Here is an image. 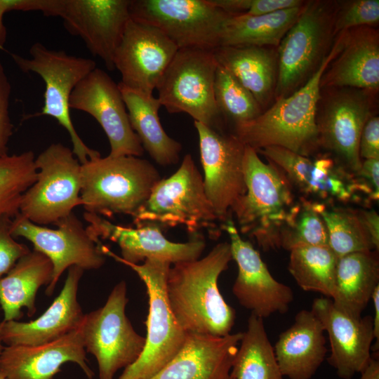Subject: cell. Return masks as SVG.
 Listing matches in <instances>:
<instances>
[{"label":"cell","mask_w":379,"mask_h":379,"mask_svg":"<svg viewBox=\"0 0 379 379\" xmlns=\"http://www.w3.org/2000/svg\"><path fill=\"white\" fill-rule=\"evenodd\" d=\"M347 30L339 32L317 70L292 94L278 98L255 119L234 126L245 145L258 151L277 146L308 157L319 147L317 113L321 96V79L342 50Z\"/></svg>","instance_id":"cell-2"},{"label":"cell","mask_w":379,"mask_h":379,"mask_svg":"<svg viewBox=\"0 0 379 379\" xmlns=\"http://www.w3.org/2000/svg\"><path fill=\"white\" fill-rule=\"evenodd\" d=\"M379 22L378 0H352L340 1L334 22V33L352 28L374 27Z\"/></svg>","instance_id":"cell-39"},{"label":"cell","mask_w":379,"mask_h":379,"mask_svg":"<svg viewBox=\"0 0 379 379\" xmlns=\"http://www.w3.org/2000/svg\"><path fill=\"white\" fill-rule=\"evenodd\" d=\"M324 89L327 92H321L317 113L319 146L335 154L356 173L361 166L359 141L364 126L372 117L374 92L353 88Z\"/></svg>","instance_id":"cell-15"},{"label":"cell","mask_w":379,"mask_h":379,"mask_svg":"<svg viewBox=\"0 0 379 379\" xmlns=\"http://www.w3.org/2000/svg\"><path fill=\"white\" fill-rule=\"evenodd\" d=\"M338 258L328 246H310L290 251L288 271L300 288L331 298Z\"/></svg>","instance_id":"cell-34"},{"label":"cell","mask_w":379,"mask_h":379,"mask_svg":"<svg viewBox=\"0 0 379 379\" xmlns=\"http://www.w3.org/2000/svg\"><path fill=\"white\" fill-rule=\"evenodd\" d=\"M121 263L131 267L145 284L149 309L144 348L118 379H150L178 352L187 335L173 316L166 299V280L171 264L154 259L145 260L142 264Z\"/></svg>","instance_id":"cell-8"},{"label":"cell","mask_w":379,"mask_h":379,"mask_svg":"<svg viewBox=\"0 0 379 379\" xmlns=\"http://www.w3.org/2000/svg\"><path fill=\"white\" fill-rule=\"evenodd\" d=\"M199 135L200 159L206 195L219 220L230 218L235 201L246 192L244 145L233 133L223 134L194 121Z\"/></svg>","instance_id":"cell-16"},{"label":"cell","mask_w":379,"mask_h":379,"mask_svg":"<svg viewBox=\"0 0 379 379\" xmlns=\"http://www.w3.org/2000/svg\"><path fill=\"white\" fill-rule=\"evenodd\" d=\"M377 251H361L338 259L331 300L337 308L354 317H361L379 286Z\"/></svg>","instance_id":"cell-31"},{"label":"cell","mask_w":379,"mask_h":379,"mask_svg":"<svg viewBox=\"0 0 379 379\" xmlns=\"http://www.w3.org/2000/svg\"><path fill=\"white\" fill-rule=\"evenodd\" d=\"M217 67L213 51L178 49L156 87L161 106L171 114L185 112L194 121L222 132L214 97Z\"/></svg>","instance_id":"cell-9"},{"label":"cell","mask_w":379,"mask_h":379,"mask_svg":"<svg viewBox=\"0 0 379 379\" xmlns=\"http://www.w3.org/2000/svg\"><path fill=\"white\" fill-rule=\"evenodd\" d=\"M371 300L373 302L374 306V317H373V333L374 339H376V343L374 345V350L378 349L379 343V286H378L373 291Z\"/></svg>","instance_id":"cell-45"},{"label":"cell","mask_w":379,"mask_h":379,"mask_svg":"<svg viewBox=\"0 0 379 379\" xmlns=\"http://www.w3.org/2000/svg\"><path fill=\"white\" fill-rule=\"evenodd\" d=\"M303 4L261 15H231L225 22L220 46L277 48L300 15Z\"/></svg>","instance_id":"cell-32"},{"label":"cell","mask_w":379,"mask_h":379,"mask_svg":"<svg viewBox=\"0 0 379 379\" xmlns=\"http://www.w3.org/2000/svg\"><path fill=\"white\" fill-rule=\"evenodd\" d=\"M232 260L230 244L225 241L201 259L170 267L166 299L175 321L186 333L214 336L230 333L236 312L221 295L218 279Z\"/></svg>","instance_id":"cell-1"},{"label":"cell","mask_w":379,"mask_h":379,"mask_svg":"<svg viewBox=\"0 0 379 379\" xmlns=\"http://www.w3.org/2000/svg\"><path fill=\"white\" fill-rule=\"evenodd\" d=\"M34 163L36 178L23 194L19 213L39 225H55L81 206V164L60 142L50 145Z\"/></svg>","instance_id":"cell-10"},{"label":"cell","mask_w":379,"mask_h":379,"mask_svg":"<svg viewBox=\"0 0 379 379\" xmlns=\"http://www.w3.org/2000/svg\"><path fill=\"white\" fill-rule=\"evenodd\" d=\"M361 159H379V117L372 116L366 123L359 141Z\"/></svg>","instance_id":"cell-42"},{"label":"cell","mask_w":379,"mask_h":379,"mask_svg":"<svg viewBox=\"0 0 379 379\" xmlns=\"http://www.w3.org/2000/svg\"><path fill=\"white\" fill-rule=\"evenodd\" d=\"M222 229L230 237L232 259L238 266L232 293L239 304L263 319L286 312L293 300L292 289L272 277L258 251L241 238L230 218Z\"/></svg>","instance_id":"cell-19"},{"label":"cell","mask_w":379,"mask_h":379,"mask_svg":"<svg viewBox=\"0 0 379 379\" xmlns=\"http://www.w3.org/2000/svg\"><path fill=\"white\" fill-rule=\"evenodd\" d=\"M286 175L291 185L307 195L324 201L347 202L357 191H363L358 180L331 158L312 159L288 149L270 146L257 151Z\"/></svg>","instance_id":"cell-22"},{"label":"cell","mask_w":379,"mask_h":379,"mask_svg":"<svg viewBox=\"0 0 379 379\" xmlns=\"http://www.w3.org/2000/svg\"><path fill=\"white\" fill-rule=\"evenodd\" d=\"M359 379H379V360L375 357H371L368 365L360 373Z\"/></svg>","instance_id":"cell-46"},{"label":"cell","mask_w":379,"mask_h":379,"mask_svg":"<svg viewBox=\"0 0 379 379\" xmlns=\"http://www.w3.org/2000/svg\"><path fill=\"white\" fill-rule=\"evenodd\" d=\"M81 324L65 336L36 346L6 345L0 354V373L6 379H53L67 362L77 364L88 379L94 372L86 362Z\"/></svg>","instance_id":"cell-23"},{"label":"cell","mask_w":379,"mask_h":379,"mask_svg":"<svg viewBox=\"0 0 379 379\" xmlns=\"http://www.w3.org/2000/svg\"><path fill=\"white\" fill-rule=\"evenodd\" d=\"M12 221L11 217L0 215V279L30 251L25 244L15 239L11 232Z\"/></svg>","instance_id":"cell-40"},{"label":"cell","mask_w":379,"mask_h":379,"mask_svg":"<svg viewBox=\"0 0 379 379\" xmlns=\"http://www.w3.org/2000/svg\"><path fill=\"white\" fill-rule=\"evenodd\" d=\"M37 6L45 15L61 18L69 33L114 69V54L131 20L130 0H38Z\"/></svg>","instance_id":"cell-13"},{"label":"cell","mask_w":379,"mask_h":379,"mask_svg":"<svg viewBox=\"0 0 379 379\" xmlns=\"http://www.w3.org/2000/svg\"><path fill=\"white\" fill-rule=\"evenodd\" d=\"M4 347V346L3 345V343L1 342V340L0 339V354L1 353Z\"/></svg>","instance_id":"cell-48"},{"label":"cell","mask_w":379,"mask_h":379,"mask_svg":"<svg viewBox=\"0 0 379 379\" xmlns=\"http://www.w3.org/2000/svg\"><path fill=\"white\" fill-rule=\"evenodd\" d=\"M0 379H6L2 374L0 373Z\"/></svg>","instance_id":"cell-49"},{"label":"cell","mask_w":379,"mask_h":379,"mask_svg":"<svg viewBox=\"0 0 379 379\" xmlns=\"http://www.w3.org/2000/svg\"><path fill=\"white\" fill-rule=\"evenodd\" d=\"M128 114L131 128L142 148L159 165L175 164L180 159L181 144L167 135L159 117L161 105L157 98L118 84Z\"/></svg>","instance_id":"cell-30"},{"label":"cell","mask_w":379,"mask_h":379,"mask_svg":"<svg viewBox=\"0 0 379 379\" xmlns=\"http://www.w3.org/2000/svg\"><path fill=\"white\" fill-rule=\"evenodd\" d=\"M34 160L31 150L0 158V215L19 214L22 197L36 178Z\"/></svg>","instance_id":"cell-36"},{"label":"cell","mask_w":379,"mask_h":379,"mask_svg":"<svg viewBox=\"0 0 379 379\" xmlns=\"http://www.w3.org/2000/svg\"><path fill=\"white\" fill-rule=\"evenodd\" d=\"M131 19L156 27L178 49L213 51L231 15L210 0H130Z\"/></svg>","instance_id":"cell-11"},{"label":"cell","mask_w":379,"mask_h":379,"mask_svg":"<svg viewBox=\"0 0 379 379\" xmlns=\"http://www.w3.org/2000/svg\"><path fill=\"white\" fill-rule=\"evenodd\" d=\"M243 168L246 193L233 204L240 232L254 238L265 251L280 247L279 234L296 204L292 185L275 165L264 163L245 145Z\"/></svg>","instance_id":"cell-3"},{"label":"cell","mask_w":379,"mask_h":379,"mask_svg":"<svg viewBox=\"0 0 379 379\" xmlns=\"http://www.w3.org/2000/svg\"><path fill=\"white\" fill-rule=\"evenodd\" d=\"M361 218L368 230L375 249L378 252L379 248V217L376 211H359Z\"/></svg>","instance_id":"cell-44"},{"label":"cell","mask_w":379,"mask_h":379,"mask_svg":"<svg viewBox=\"0 0 379 379\" xmlns=\"http://www.w3.org/2000/svg\"><path fill=\"white\" fill-rule=\"evenodd\" d=\"M6 13L3 0H0V49L3 48L6 39V29L4 24V15Z\"/></svg>","instance_id":"cell-47"},{"label":"cell","mask_w":379,"mask_h":379,"mask_svg":"<svg viewBox=\"0 0 379 379\" xmlns=\"http://www.w3.org/2000/svg\"><path fill=\"white\" fill-rule=\"evenodd\" d=\"M324 329L312 310H302L294 323L283 331L274 352L283 376L288 379H310L326 358Z\"/></svg>","instance_id":"cell-27"},{"label":"cell","mask_w":379,"mask_h":379,"mask_svg":"<svg viewBox=\"0 0 379 379\" xmlns=\"http://www.w3.org/2000/svg\"><path fill=\"white\" fill-rule=\"evenodd\" d=\"M213 54L218 64L253 95L262 110L274 96L277 51L270 47L220 46Z\"/></svg>","instance_id":"cell-28"},{"label":"cell","mask_w":379,"mask_h":379,"mask_svg":"<svg viewBox=\"0 0 379 379\" xmlns=\"http://www.w3.org/2000/svg\"><path fill=\"white\" fill-rule=\"evenodd\" d=\"M178 51L160 30L131 19L114 58V69L121 77L119 83L152 95Z\"/></svg>","instance_id":"cell-20"},{"label":"cell","mask_w":379,"mask_h":379,"mask_svg":"<svg viewBox=\"0 0 379 379\" xmlns=\"http://www.w3.org/2000/svg\"><path fill=\"white\" fill-rule=\"evenodd\" d=\"M51 229L39 225L18 214L13 218L11 232L29 241L34 249L47 256L53 265V276L46 288L52 295L62 273L72 266L84 270H98L105 262L100 243L97 244L86 227L72 212Z\"/></svg>","instance_id":"cell-14"},{"label":"cell","mask_w":379,"mask_h":379,"mask_svg":"<svg viewBox=\"0 0 379 379\" xmlns=\"http://www.w3.org/2000/svg\"><path fill=\"white\" fill-rule=\"evenodd\" d=\"M314 206L326 225L328 246L338 258L352 253L375 251L359 211L328 208L318 201H314Z\"/></svg>","instance_id":"cell-35"},{"label":"cell","mask_w":379,"mask_h":379,"mask_svg":"<svg viewBox=\"0 0 379 379\" xmlns=\"http://www.w3.org/2000/svg\"><path fill=\"white\" fill-rule=\"evenodd\" d=\"M128 302L127 286L121 281L102 307L84 315V345L97 361L99 379H114L119 370L138 358L145 345V337L135 331L126 315Z\"/></svg>","instance_id":"cell-12"},{"label":"cell","mask_w":379,"mask_h":379,"mask_svg":"<svg viewBox=\"0 0 379 379\" xmlns=\"http://www.w3.org/2000/svg\"><path fill=\"white\" fill-rule=\"evenodd\" d=\"M84 270L72 266L59 295L38 318L29 322L2 321L0 339L6 345L36 346L56 340L77 329L85 314L78 301Z\"/></svg>","instance_id":"cell-24"},{"label":"cell","mask_w":379,"mask_h":379,"mask_svg":"<svg viewBox=\"0 0 379 379\" xmlns=\"http://www.w3.org/2000/svg\"><path fill=\"white\" fill-rule=\"evenodd\" d=\"M242 333L214 336L187 333L178 352L150 379H232Z\"/></svg>","instance_id":"cell-25"},{"label":"cell","mask_w":379,"mask_h":379,"mask_svg":"<svg viewBox=\"0 0 379 379\" xmlns=\"http://www.w3.org/2000/svg\"><path fill=\"white\" fill-rule=\"evenodd\" d=\"M232 379H283L263 319L251 314L234 357Z\"/></svg>","instance_id":"cell-33"},{"label":"cell","mask_w":379,"mask_h":379,"mask_svg":"<svg viewBox=\"0 0 379 379\" xmlns=\"http://www.w3.org/2000/svg\"><path fill=\"white\" fill-rule=\"evenodd\" d=\"M53 265L41 252L33 249L21 257L11 270L0 279V305L4 321H18L26 308L32 317L36 311L39 288L48 286L52 279Z\"/></svg>","instance_id":"cell-29"},{"label":"cell","mask_w":379,"mask_h":379,"mask_svg":"<svg viewBox=\"0 0 379 379\" xmlns=\"http://www.w3.org/2000/svg\"><path fill=\"white\" fill-rule=\"evenodd\" d=\"M84 219L88 222L87 231L95 243L100 239H109L119 246L121 256L100 244L102 252L119 262L138 264L154 259L175 264L199 259L206 247L201 235L192 237L185 243H175L166 239L157 227H125L87 212L84 213Z\"/></svg>","instance_id":"cell-17"},{"label":"cell","mask_w":379,"mask_h":379,"mask_svg":"<svg viewBox=\"0 0 379 379\" xmlns=\"http://www.w3.org/2000/svg\"><path fill=\"white\" fill-rule=\"evenodd\" d=\"M326 225L314 202L302 199L293 207L279 234V245L287 251L310 246H328Z\"/></svg>","instance_id":"cell-37"},{"label":"cell","mask_w":379,"mask_h":379,"mask_svg":"<svg viewBox=\"0 0 379 379\" xmlns=\"http://www.w3.org/2000/svg\"><path fill=\"white\" fill-rule=\"evenodd\" d=\"M11 84L0 62V158L8 154V144L13 133L9 114Z\"/></svg>","instance_id":"cell-41"},{"label":"cell","mask_w":379,"mask_h":379,"mask_svg":"<svg viewBox=\"0 0 379 379\" xmlns=\"http://www.w3.org/2000/svg\"><path fill=\"white\" fill-rule=\"evenodd\" d=\"M136 227L154 226L161 230L185 226L192 237L207 230L211 237L220 234L218 220L204 190V180L190 154L170 177L160 179L132 216Z\"/></svg>","instance_id":"cell-5"},{"label":"cell","mask_w":379,"mask_h":379,"mask_svg":"<svg viewBox=\"0 0 379 379\" xmlns=\"http://www.w3.org/2000/svg\"><path fill=\"white\" fill-rule=\"evenodd\" d=\"M311 310L328 333L331 353L327 360L338 377L352 379L360 373L372 357L373 317L348 314L324 296L314 300Z\"/></svg>","instance_id":"cell-21"},{"label":"cell","mask_w":379,"mask_h":379,"mask_svg":"<svg viewBox=\"0 0 379 379\" xmlns=\"http://www.w3.org/2000/svg\"><path fill=\"white\" fill-rule=\"evenodd\" d=\"M214 97L221 117L230 119L234 126L249 121L262 112L253 95L218 64L214 79Z\"/></svg>","instance_id":"cell-38"},{"label":"cell","mask_w":379,"mask_h":379,"mask_svg":"<svg viewBox=\"0 0 379 379\" xmlns=\"http://www.w3.org/2000/svg\"><path fill=\"white\" fill-rule=\"evenodd\" d=\"M357 175L363 178L359 181L368 190L372 199L378 200L379 197V159H364L361 162Z\"/></svg>","instance_id":"cell-43"},{"label":"cell","mask_w":379,"mask_h":379,"mask_svg":"<svg viewBox=\"0 0 379 379\" xmlns=\"http://www.w3.org/2000/svg\"><path fill=\"white\" fill-rule=\"evenodd\" d=\"M339 1H307L297 21L277 47L275 99L300 88L330 52L336 35L334 22Z\"/></svg>","instance_id":"cell-6"},{"label":"cell","mask_w":379,"mask_h":379,"mask_svg":"<svg viewBox=\"0 0 379 379\" xmlns=\"http://www.w3.org/2000/svg\"><path fill=\"white\" fill-rule=\"evenodd\" d=\"M353 88L376 93L379 88V33L363 26L347 30L345 43L321 79V88Z\"/></svg>","instance_id":"cell-26"},{"label":"cell","mask_w":379,"mask_h":379,"mask_svg":"<svg viewBox=\"0 0 379 379\" xmlns=\"http://www.w3.org/2000/svg\"><path fill=\"white\" fill-rule=\"evenodd\" d=\"M69 108L85 112L98 121L109 142V156L142 155L144 149L131 128L119 85L104 70L95 68L76 86Z\"/></svg>","instance_id":"cell-18"},{"label":"cell","mask_w":379,"mask_h":379,"mask_svg":"<svg viewBox=\"0 0 379 379\" xmlns=\"http://www.w3.org/2000/svg\"><path fill=\"white\" fill-rule=\"evenodd\" d=\"M30 58L16 53L11 55L24 72L37 74L45 83L44 105L32 117L48 116L66 129L72 143V151L81 164L100 156L88 147L77 133L70 117L69 99L76 86L96 68L93 60L68 55L64 51L46 48L39 42L29 48Z\"/></svg>","instance_id":"cell-7"},{"label":"cell","mask_w":379,"mask_h":379,"mask_svg":"<svg viewBox=\"0 0 379 379\" xmlns=\"http://www.w3.org/2000/svg\"><path fill=\"white\" fill-rule=\"evenodd\" d=\"M161 179L147 160L134 156H101L81 166V206L86 212L111 218L133 216Z\"/></svg>","instance_id":"cell-4"}]
</instances>
